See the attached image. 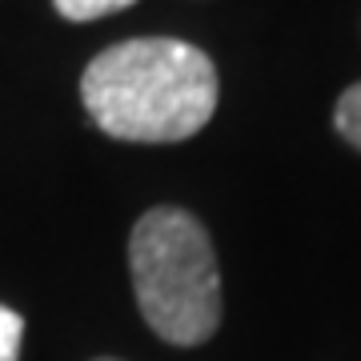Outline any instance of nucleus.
I'll return each mask as SVG.
<instances>
[{"instance_id":"2","label":"nucleus","mask_w":361,"mask_h":361,"mask_svg":"<svg viewBox=\"0 0 361 361\" xmlns=\"http://www.w3.org/2000/svg\"><path fill=\"white\" fill-rule=\"evenodd\" d=\"M133 293L161 341L201 345L221 325V269L205 225L177 205L149 209L129 237Z\"/></svg>"},{"instance_id":"3","label":"nucleus","mask_w":361,"mask_h":361,"mask_svg":"<svg viewBox=\"0 0 361 361\" xmlns=\"http://www.w3.org/2000/svg\"><path fill=\"white\" fill-rule=\"evenodd\" d=\"M56 13L73 20V25H89V20H101V16H113L121 8H133L137 0H52Z\"/></svg>"},{"instance_id":"6","label":"nucleus","mask_w":361,"mask_h":361,"mask_svg":"<svg viewBox=\"0 0 361 361\" xmlns=\"http://www.w3.org/2000/svg\"><path fill=\"white\" fill-rule=\"evenodd\" d=\"M97 361H116V357H97Z\"/></svg>"},{"instance_id":"4","label":"nucleus","mask_w":361,"mask_h":361,"mask_svg":"<svg viewBox=\"0 0 361 361\" xmlns=\"http://www.w3.org/2000/svg\"><path fill=\"white\" fill-rule=\"evenodd\" d=\"M334 125H337V133L361 153V80L341 92V101H337V109H334Z\"/></svg>"},{"instance_id":"1","label":"nucleus","mask_w":361,"mask_h":361,"mask_svg":"<svg viewBox=\"0 0 361 361\" xmlns=\"http://www.w3.org/2000/svg\"><path fill=\"white\" fill-rule=\"evenodd\" d=\"M217 68L189 40L137 37L97 52L80 77V101L104 137L173 145L217 113Z\"/></svg>"},{"instance_id":"5","label":"nucleus","mask_w":361,"mask_h":361,"mask_svg":"<svg viewBox=\"0 0 361 361\" xmlns=\"http://www.w3.org/2000/svg\"><path fill=\"white\" fill-rule=\"evenodd\" d=\"M20 341H25V317L8 305H0V361L20 357Z\"/></svg>"}]
</instances>
